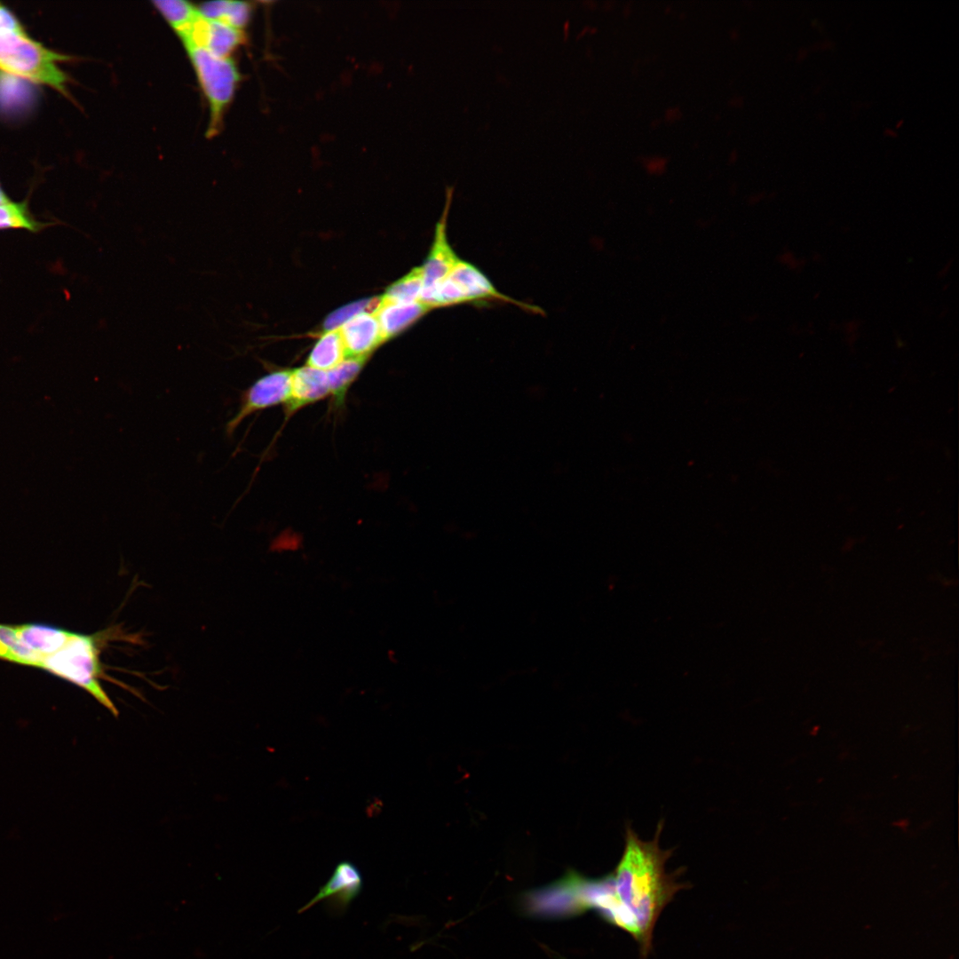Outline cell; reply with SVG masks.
<instances>
[{"mask_svg": "<svg viewBox=\"0 0 959 959\" xmlns=\"http://www.w3.org/2000/svg\"><path fill=\"white\" fill-rule=\"evenodd\" d=\"M15 627L21 642L43 659L59 650L74 634L72 631L39 623L20 624Z\"/></svg>", "mask_w": 959, "mask_h": 959, "instance_id": "obj_13", "label": "cell"}, {"mask_svg": "<svg viewBox=\"0 0 959 959\" xmlns=\"http://www.w3.org/2000/svg\"><path fill=\"white\" fill-rule=\"evenodd\" d=\"M184 47L208 101L210 115L208 134H215L234 99L240 73L231 58L216 56L200 46Z\"/></svg>", "mask_w": 959, "mask_h": 959, "instance_id": "obj_4", "label": "cell"}, {"mask_svg": "<svg viewBox=\"0 0 959 959\" xmlns=\"http://www.w3.org/2000/svg\"><path fill=\"white\" fill-rule=\"evenodd\" d=\"M362 887L363 880L360 869L349 860L340 861L329 880L298 912H305L315 904L326 900L329 909L340 914L360 895Z\"/></svg>", "mask_w": 959, "mask_h": 959, "instance_id": "obj_9", "label": "cell"}, {"mask_svg": "<svg viewBox=\"0 0 959 959\" xmlns=\"http://www.w3.org/2000/svg\"><path fill=\"white\" fill-rule=\"evenodd\" d=\"M338 329L346 358H368L384 341L373 313H359Z\"/></svg>", "mask_w": 959, "mask_h": 959, "instance_id": "obj_10", "label": "cell"}, {"mask_svg": "<svg viewBox=\"0 0 959 959\" xmlns=\"http://www.w3.org/2000/svg\"><path fill=\"white\" fill-rule=\"evenodd\" d=\"M453 190L454 186L446 187V204L443 214L436 226L430 253L424 266H422L424 286L421 302L449 274L461 259L450 246L446 231L447 217L452 202Z\"/></svg>", "mask_w": 959, "mask_h": 959, "instance_id": "obj_7", "label": "cell"}, {"mask_svg": "<svg viewBox=\"0 0 959 959\" xmlns=\"http://www.w3.org/2000/svg\"><path fill=\"white\" fill-rule=\"evenodd\" d=\"M330 394L327 371L309 366L292 370L291 392L286 403L289 413Z\"/></svg>", "mask_w": 959, "mask_h": 959, "instance_id": "obj_11", "label": "cell"}, {"mask_svg": "<svg viewBox=\"0 0 959 959\" xmlns=\"http://www.w3.org/2000/svg\"><path fill=\"white\" fill-rule=\"evenodd\" d=\"M198 11L206 19L218 20L241 30L248 24L251 13L250 4L242 1L208 2L198 7Z\"/></svg>", "mask_w": 959, "mask_h": 959, "instance_id": "obj_16", "label": "cell"}, {"mask_svg": "<svg viewBox=\"0 0 959 959\" xmlns=\"http://www.w3.org/2000/svg\"><path fill=\"white\" fill-rule=\"evenodd\" d=\"M153 4L177 35L187 29L199 15L198 8L186 1L162 0Z\"/></svg>", "mask_w": 959, "mask_h": 959, "instance_id": "obj_19", "label": "cell"}, {"mask_svg": "<svg viewBox=\"0 0 959 959\" xmlns=\"http://www.w3.org/2000/svg\"><path fill=\"white\" fill-rule=\"evenodd\" d=\"M54 223L37 220L29 211L27 202H13L8 199L0 202V231L26 230L39 233Z\"/></svg>", "mask_w": 959, "mask_h": 959, "instance_id": "obj_15", "label": "cell"}, {"mask_svg": "<svg viewBox=\"0 0 959 959\" xmlns=\"http://www.w3.org/2000/svg\"><path fill=\"white\" fill-rule=\"evenodd\" d=\"M423 286V268L417 266L392 284L382 298L390 302L403 304L418 302L421 299Z\"/></svg>", "mask_w": 959, "mask_h": 959, "instance_id": "obj_20", "label": "cell"}, {"mask_svg": "<svg viewBox=\"0 0 959 959\" xmlns=\"http://www.w3.org/2000/svg\"><path fill=\"white\" fill-rule=\"evenodd\" d=\"M23 27L16 16L4 5L0 4V32L23 30Z\"/></svg>", "mask_w": 959, "mask_h": 959, "instance_id": "obj_22", "label": "cell"}, {"mask_svg": "<svg viewBox=\"0 0 959 959\" xmlns=\"http://www.w3.org/2000/svg\"><path fill=\"white\" fill-rule=\"evenodd\" d=\"M115 633L113 627L91 635L74 632L59 650L44 659L40 669L80 686L113 715L118 716L117 709L100 684L102 666L99 658L105 643Z\"/></svg>", "mask_w": 959, "mask_h": 959, "instance_id": "obj_2", "label": "cell"}, {"mask_svg": "<svg viewBox=\"0 0 959 959\" xmlns=\"http://www.w3.org/2000/svg\"><path fill=\"white\" fill-rule=\"evenodd\" d=\"M67 56L30 38L25 30L0 32V71L67 94V77L59 62Z\"/></svg>", "mask_w": 959, "mask_h": 959, "instance_id": "obj_3", "label": "cell"}, {"mask_svg": "<svg viewBox=\"0 0 959 959\" xmlns=\"http://www.w3.org/2000/svg\"><path fill=\"white\" fill-rule=\"evenodd\" d=\"M380 303V297L368 298L353 302L330 313L323 323L325 331L340 328L344 323L361 313H374Z\"/></svg>", "mask_w": 959, "mask_h": 959, "instance_id": "obj_21", "label": "cell"}, {"mask_svg": "<svg viewBox=\"0 0 959 959\" xmlns=\"http://www.w3.org/2000/svg\"><path fill=\"white\" fill-rule=\"evenodd\" d=\"M345 351L339 329L326 331L319 338L307 359V366L328 371L345 359Z\"/></svg>", "mask_w": 959, "mask_h": 959, "instance_id": "obj_14", "label": "cell"}, {"mask_svg": "<svg viewBox=\"0 0 959 959\" xmlns=\"http://www.w3.org/2000/svg\"><path fill=\"white\" fill-rule=\"evenodd\" d=\"M8 199H10V198L5 194L4 189L2 188V186L0 185V202H4V201H6Z\"/></svg>", "mask_w": 959, "mask_h": 959, "instance_id": "obj_23", "label": "cell"}, {"mask_svg": "<svg viewBox=\"0 0 959 959\" xmlns=\"http://www.w3.org/2000/svg\"><path fill=\"white\" fill-rule=\"evenodd\" d=\"M178 36L184 46H200L223 58H230V54L244 41L242 30L206 19L200 12L190 27Z\"/></svg>", "mask_w": 959, "mask_h": 959, "instance_id": "obj_8", "label": "cell"}, {"mask_svg": "<svg viewBox=\"0 0 959 959\" xmlns=\"http://www.w3.org/2000/svg\"><path fill=\"white\" fill-rule=\"evenodd\" d=\"M431 308L421 301L414 303H394L380 297V303L373 313L380 325L385 340L397 335L411 325Z\"/></svg>", "mask_w": 959, "mask_h": 959, "instance_id": "obj_12", "label": "cell"}, {"mask_svg": "<svg viewBox=\"0 0 959 959\" xmlns=\"http://www.w3.org/2000/svg\"><path fill=\"white\" fill-rule=\"evenodd\" d=\"M662 827L659 824L654 838L646 842L628 826L622 857L611 874L625 931L638 943L642 959L652 949L654 928L662 909L686 886L677 881L676 874L669 875L665 871L670 851L659 845Z\"/></svg>", "mask_w": 959, "mask_h": 959, "instance_id": "obj_1", "label": "cell"}, {"mask_svg": "<svg viewBox=\"0 0 959 959\" xmlns=\"http://www.w3.org/2000/svg\"><path fill=\"white\" fill-rule=\"evenodd\" d=\"M484 301L513 303L524 309L535 311V307L500 293L479 268L463 259L458 261L449 274L422 303L432 309Z\"/></svg>", "mask_w": 959, "mask_h": 959, "instance_id": "obj_5", "label": "cell"}, {"mask_svg": "<svg viewBox=\"0 0 959 959\" xmlns=\"http://www.w3.org/2000/svg\"><path fill=\"white\" fill-rule=\"evenodd\" d=\"M366 361L367 358H345L337 366L327 371L330 394L334 396L337 405L343 403L348 387L358 376Z\"/></svg>", "mask_w": 959, "mask_h": 959, "instance_id": "obj_18", "label": "cell"}, {"mask_svg": "<svg viewBox=\"0 0 959 959\" xmlns=\"http://www.w3.org/2000/svg\"><path fill=\"white\" fill-rule=\"evenodd\" d=\"M0 659L36 668H40L44 661L21 642L17 635L15 625L2 623H0Z\"/></svg>", "mask_w": 959, "mask_h": 959, "instance_id": "obj_17", "label": "cell"}, {"mask_svg": "<svg viewBox=\"0 0 959 959\" xmlns=\"http://www.w3.org/2000/svg\"><path fill=\"white\" fill-rule=\"evenodd\" d=\"M292 370H275L261 376L245 390L235 415L226 423L225 432L232 436L242 422L263 409L287 403L291 392Z\"/></svg>", "mask_w": 959, "mask_h": 959, "instance_id": "obj_6", "label": "cell"}]
</instances>
